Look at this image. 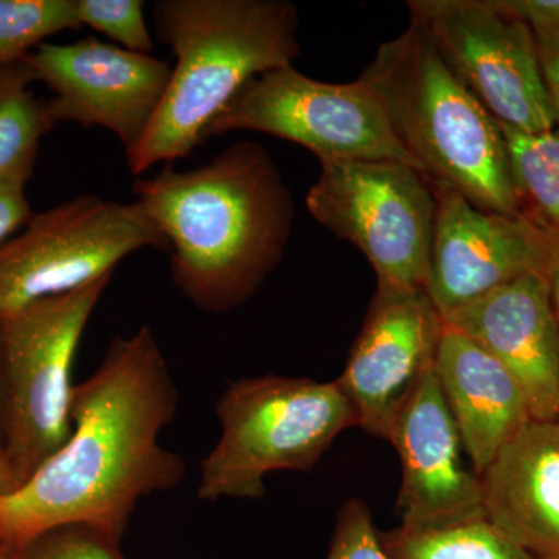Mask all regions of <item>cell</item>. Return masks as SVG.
Instances as JSON below:
<instances>
[{
    "label": "cell",
    "instance_id": "6da1fadb",
    "mask_svg": "<svg viewBox=\"0 0 559 559\" xmlns=\"http://www.w3.org/2000/svg\"><path fill=\"white\" fill-rule=\"evenodd\" d=\"M179 393L150 325L114 337L98 369L75 384L69 440L0 499V547L84 524L123 539L139 502L182 484L187 465L160 444Z\"/></svg>",
    "mask_w": 559,
    "mask_h": 559
},
{
    "label": "cell",
    "instance_id": "7a4b0ae2",
    "mask_svg": "<svg viewBox=\"0 0 559 559\" xmlns=\"http://www.w3.org/2000/svg\"><path fill=\"white\" fill-rule=\"evenodd\" d=\"M132 190L167 238L173 285L198 310H237L285 255L293 198L259 143H235L193 170L165 165Z\"/></svg>",
    "mask_w": 559,
    "mask_h": 559
},
{
    "label": "cell",
    "instance_id": "3957f363",
    "mask_svg": "<svg viewBox=\"0 0 559 559\" xmlns=\"http://www.w3.org/2000/svg\"><path fill=\"white\" fill-rule=\"evenodd\" d=\"M153 21L176 64L156 117L124 153L134 176L187 159L250 80L300 57L299 11L285 0H160Z\"/></svg>",
    "mask_w": 559,
    "mask_h": 559
},
{
    "label": "cell",
    "instance_id": "277c9868",
    "mask_svg": "<svg viewBox=\"0 0 559 559\" xmlns=\"http://www.w3.org/2000/svg\"><path fill=\"white\" fill-rule=\"evenodd\" d=\"M359 79L380 98L429 186L457 191L485 212L521 215L498 121L454 75L418 21L381 44Z\"/></svg>",
    "mask_w": 559,
    "mask_h": 559
},
{
    "label": "cell",
    "instance_id": "5b68a950",
    "mask_svg": "<svg viewBox=\"0 0 559 559\" xmlns=\"http://www.w3.org/2000/svg\"><path fill=\"white\" fill-rule=\"evenodd\" d=\"M221 432L202 459V502L264 498L267 474L311 471L344 430L358 428L336 381L266 377L231 381L216 403Z\"/></svg>",
    "mask_w": 559,
    "mask_h": 559
},
{
    "label": "cell",
    "instance_id": "8992f818",
    "mask_svg": "<svg viewBox=\"0 0 559 559\" xmlns=\"http://www.w3.org/2000/svg\"><path fill=\"white\" fill-rule=\"evenodd\" d=\"M110 280L0 318L3 455L13 491L69 440L73 360Z\"/></svg>",
    "mask_w": 559,
    "mask_h": 559
},
{
    "label": "cell",
    "instance_id": "52a82bcc",
    "mask_svg": "<svg viewBox=\"0 0 559 559\" xmlns=\"http://www.w3.org/2000/svg\"><path fill=\"white\" fill-rule=\"evenodd\" d=\"M142 249L170 250L138 201L80 194L36 213L0 246V318L114 275Z\"/></svg>",
    "mask_w": 559,
    "mask_h": 559
},
{
    "label": "cell",
    "instance_id": "ba28073f",
    "mask_svg": "<svg viewBox=\"0 0 559 559\" xmlns=\"http://www.w3.org/2000/svg\"><path fill=\"white\" fill-rule=\"evenodd\" d=\"M307 207L320 226L366 255L378 286L426 289L436 200L428 180L409 165L320 162Z\"/></svg>",
    "mask_w": 559,
    "mask_h": 559
},
{
    "label": "cell",
    "instance_id": "9c48e42d",
    "mask_svg": "<svg viewBox=\"0 0 559 559\" xmlns=\"http://www.w3.org/2000/svg\"><path fill=\"white\" fill-rule=\"evenodd\" d=\"M253 131L289 140L320 162L390 160L418 165L403 148L369 84L325 83L286 66L255 76L210 123V138ZM421 175V173H419Z\"/></svg>",
    "mask_w": 559,
    "mask_h": 559
},
{
    "label": "cell",
    "instance_id": "30bf717a",
    "mask_svg": "<svg viewBox=\"0 0 559 559\" xmlns=\"http://www.w3.org/2000/svg\"><path fill=\"white\" fill-rule=\"evenodd\" d=\"M411 20L499 124L522 132L558 127L525 22L488 0H412Z\"/></svg>",
    "mask_w": 559,
    "mask_h": 559
},
{
    "label": "cell",
    "instance_id": "8fae6325",
    "mask_svg": "<svg viewBox=\"0 0 559 559\" xmlns=\"http://www.w3.org/2000/svg\"><path fill=\"white\" fill-rule=\"evenodd\" d=\"M24 61L53 92L46 102L53 127L105 128L117 135L124 153L148 130L173 73L167 61L94 36L69 44H40Z\"/></svg>",
    "mask_w": 559,
    "mask_h": 559
},
{
    "label": "cell",
    "instance_id": "7c38bea8",
    "mask_svg": "<svg viewBox=\"0 0 559 559\" xmlns=\"http://www.w3.org/2000/svg\"><path fill=\"white\" fill-rule=\"evenodd\" d=\"M436 200L426 290L440 314L522 275L549 274L558 234L521 215L485 212L457 191L430 186Z\"/></svg>",
    "mask_w": 559,
    "mask_h": 559
},
{
    "label": "cell",
    "instance_id": "4fadbf2b",
    "mask_svg": "<svg viewBox=\"0 0 559 559\" xmlns=\"http://www.w3.org/2000/svg\"><path fill=\"white\" fill-rule=\"evenodd\" d=\"M444 322L425 288H381L336 382L358 428L389 440L396 415L436 366Z\"/></svg>",
    "mask_w": 559,
    "mask_h": 559
},
{
    "label": "cell",
    "instance_id": "5bb4252c",
    "mask_svg": "<svg viewBox=\"0 0 559 559\" xmlns=\"http://www.w3.org/2000/svg\"><path fill=\"white\" fill-rule=\"evenodd\" d=\"M403 481L396 510L407 528H440L487 520L479 474L463 459L457 426L430 370L396 415L389 440Z\"/></svg>",
    "mask_w": 559,
    "mask_h": 559
},
{
    "label": "cell",
    "instance_id": "9a60e30c",
    "mask_svg": "<svg viewBox=\"0 0 559 559\" xmlns=\"http://www.w3.org/2000/svg\"><path fill=\"white\" fill-rule=\"evenodd\" d=\"M441 319L510 371L533 419L559 418V329L549 274L522 275Z\"/></svg>",
    "mask_w": 559,
    "mask_h": 559
},
{
    "label": "cell",
    "instance_id": "2e32d148",
    "mask_svg": "<svg viewBox=\"0 0 559 559\" xmlns=\"http://www.w3.org/2000/svg\"><path fill=\"white\" fill-rule=\"evenodd\" d=\"M487 520L535 559H559V418L530 419L480 474Z\"/></svg>",
    "mask_w": 559,
    "mask_h": 559
},
{
    "label": "cell",
    "instance_id": "e0dca14e",
    "mask_svg": "<svg viewBox=\"0 0 559 559\" xmlns=\"http://www.w3.org/2000/svg\"><path fill=\"white\" fill-rule=\"evenodd\" d=\"M433 371L463 450L480 476L532 419L524 393L495 356L447 325Z\"/></svg>",
    "mask_w": 559,
    "mask_h": 559
},
{
    "label": "cell",
    "instance_id": "ac0fdd59",
    "mask_svg": "<svg viewBox=\"0 0 559 559\" xmlns=\"http://www.w3.org/2000/svg\"><path fill=\"white\" fill-rule=\"evenodd\" d=\"M389 559H535L488 520L440 528L380 532Z\"/></svg>",
    "mask_w": 559,
    "mask_h": 559
},
{
    "label": "cell",
    "instance_id": "d6986e66",
    "mask_svg": "<svg viewBox=\"0 0 559 559\" xmlns=\"http://www.w3.org/2000/svg\"><path fill=\"white\" fill-rule=\"evenodd\" d=\"M35 81L24 60L0 68V176L35 170L40 139L55 128L46 102L33 94Z\"/></svg>",
    "mask_w": 559,
    "mask_h": 559
},
{
    "label": "cell",
    "instance_id": "ffe728a7",
    "mask_svg": "<svg viewBox=\"0 0 559 559\" xmlns=\"http://www.w3.org/2000/svg\"><path fill=\"white\" fill-rule=\"evenodd\" d=\"M499 127L521 209L527 201L535 212L532 218L559 234V124L544 132Z\"/></svg>",
    "mask_w": 559,
    "mask_h": 559
},
{
    "label": "cell",
    "instance_id": "44dd1931",
    "mask_svg": "<svg viewBox=\"0 0 559 559\" xmlns=\"http://www.w3.org/2000/svg\"><path fill=\"white\" fill-rule=\"evenodd\" d=\"M80 28L76 0H0V68L24 60L50 36Z\"/></svg>",
    "mask_w": 559,
    "mask_h": 559
},
{
    "label": "cell",
    "instance_id": "7402d4cb",
    "mask_svg": "<svg viewBox=\"0 0 559 559\" xmlns=\"http://www.w3.org/2000/svg\"><path fill=\"white\" fill-rule=\"evenodd\" d=\"M3 559H124L120 543L84 524L46 530L20 546L3 549Z\"/></svg>",
    "mask_w": 559,
    "mask_h": 559
},
{
    "label": "cell",
    "instance_id": "603a6c76",
    "mask_svg": "<svg viewBox=\"0 0 559 559\" xmlns=\"http://www.w3.org/2000/svg\"><path fill=\"white\" fill-rule=\"evenodd\" d=\"M81 27L108 36L121 49L148 53L154 49L142 0H76Z\"/></svg>",
    "mask_w": 559,
    "mask_h": 559
},
{
    "label": "cell",
    "instance_id": "cb8c5ba5",
    "mask_svg": "<svg viewBox=\"0 0 559 559\" xmlns=\"http://www.w3.org/2000/svg\"><path fill=\"white\" fill-rule=\"evenodd\" d=\"M325 559H389L367 503L348 499L337 511Z\"/></svg>",
    "mask_w": 559,
    "mask_h": 559
},
{
    "label": "cell",
    "instance_id": "d4e9b609",
    "mask_svg": "<svg viewBox=\"0 0 559 559\" xmlns=\"http://www.w3.org/2000/svg\"><path fill=\"white\" fill-rule=\"evenodd\" d=\"M33 171L20 170L0 176V246L5 245L32 219L25 189Z\"/></svg>",
    "mask_w": 559,
    "mask_h": 559
},
{
    "label": "cell",
    "instance_id": "484cf974",
    "mask_svg": "<svg viewBox=\"0 0 559 559\" xmlns=\"http://www.w3.org/2000/svg\"><path fill=\"white\" fill-rule=\"evenodd\" d=\"M535 36L536 49L544 86L549 94L551 106L559 124V25L546 31L532 32Z\"/></svg>",
    "mask_w": 559,
    "mask_h": 559
},
{
    "label": "cell",
    "instance_id": "4316f807",
    "mask_svg": "<svg viewBox=\"0 0 559 559\" xmlns=\"http://www.w3.org/2000/svg\"><path fill=\"white\" fill-rule=\"evenodd\" d=\"M498 3L511 16L525 22L532 32L559 25V0H506Z\"/></svg>",
    "mask_w": 559,
    "mask_h": 559
},
{
    "label": "cell",
    "instance_id": "83f0119b",
    "mask_svg": "<svg viewBox=\"0 0 559 559\" xmlns=\"http://www.w3.org/2000/svg\"><path fill=\"white\" fill-rule=\"evenodd\" d=\"M549 280L551 289V300H554L555 314H557L559 329V234L557 241V250H555L554 263H551L549 272Z\"/></svg>",
    "mask_w": 559,
    "mask_h": 559
},
{
    "label": "cell",
    "instance_id": "f1b7e54d",
    "mask_svg": "<svg viewBox=\"0 0 559 559\" xmlns=\"http://www.w3.org/2000/svg\"><path fill=\"white\" fill-rule=\"evenodd\" d=\"M11 491H13V485H11L9 468H7L5 455L0 451V499L5 498Z\"/></svg>",
    "mask_w": 559,
    "mask_h": 559
},
{
    "label": "cell",
    "instance_id": "f546056e",
    "mask_svg": "<svg viewBox=\"0 0 559 559\" xmlns=\"http://www.w3.org/2000/svg\"><path fill=\"white\" fill-rule=\"evenodd\" d=\"M0 451L3 452V358H2V340H0Z\"/></svg>",
    "mask_w": 559,
    "mask_h": 559
},
{
    "label": "cell",
    "instance_id": "4dcf8cb0",
    "mask_svg": "<svg viewBox=\"0 0 559 559\" xmlns=\"http://www.w3.org/2000/svg\"><path fill=\"white\" fill-rule=\"evenodd\" d=\"M0 559H3V549L0 547Z\"/></svg>",
    "mask_w": 559,
    "mask_h": 559
}]
</instances>
